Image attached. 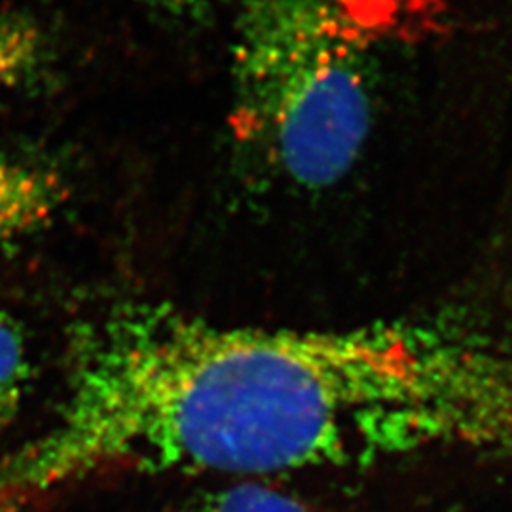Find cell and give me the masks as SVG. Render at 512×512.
<instances>
[{"label":"cell","instance_id":"2","mask_svg":"<svg viewBox=\"0 0 512 512\" xmlns=\"http://www.w3.org/2000/svg\"><path fill=\"white\" fill-rule=\"evenodd\" d=\"M71 196V179L52 158L0 154V243L50 228Z\"/></svg>","mask_w":512,"mask_h":512},{"label":"cell","instance_id":"1","mask_svg":"<svg viewBox=\"0 0 512 512\" xmlns=\"http://www.w3.org/2000/svg\"><path fill=\"white\" fill-rule=\"evenodd\" d=\"M359 0H239L230 48L234 141L298 192L340 183L374 120L378 31Z\"/></svg>","mask_w":512,"mask_h":512},{"label":"cell","instance_id":"4","mask_svg":"<svg viewBox=\"0 0 512 512\" xmlns=\"http://www.w3.org/2000/svg\"><path fill=\"white\" fill-rule=\"evenodd\" d=\"M31 382V355L18 321L0 311V435L16 420Z\"/></svg>","mask_w":512,"mask_h":512},{"label":"cell","instance_id":"6","mask_svg":"<svg viewBox=\"0 0 512 512\" xmlns=\"http://www.w3.org/2000/svg\"><path fill=\"white\" fill-rule=\"evenodd\" d=\"M137 2H143V4L167 12V14L190 16V14L203 12L213 0H137Z\"/></svg>","mask_w":512,"mask_h":512},{"label":"cell","instance_id":"5","mask_svg":"<svg viewBox=\"0 0 512 512\" xmlns=\"http://www.w3.org/2000/svg\"><path fill=\"white\" fill-rule=\"evenodd\" d=\"M207 512H308L302 501L266 484L245 482L219 495Z\"/></svg>","mask_w":512,"mask_h":512},{"label":"cell","instance_id":"3","mask_svg":"<svg viewBox=\"0 0 512 512\" xmlns=\"http://www.w3.org/2000/svg\"><path fill=\"white\" fill-rule=\"evenodd\" d=\"M50 61V40L37 19L0 12V95L38 80Z\"/></svg>","mask_w":512,"mask_h":512}]
</instances>
